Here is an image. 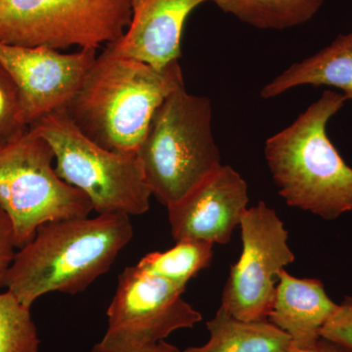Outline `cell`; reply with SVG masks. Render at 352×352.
Returning a JSON list of instances; mask_svg holds the SVG:
<instances>
[{
	"label": "cell",
	"instance_id": "cell-1",
	"mask_svg": "<svg viewBox=\"0 0 352 352\" xmlns=\"http://www.w3.org/2000/svg\"><path fill=\"white\" fill-rule=\"evenodd\" d=\"M132 237L124 214L47 222L16 252L4 287L28 307L53 292L76 295L112 267Z\"/></svg>",
	"mask_w": 352,
	"mask_h": 352
},
{
	"label": "cell",
	"instance_id": "cell-2",
	"mask_svg": "<svg viewBox=\"0 0 352 352\" xmlns=\"http://www.w3.org/2000/svg\"><path fill=\"white\" fill-rule=\"evenodd\" d=\"M182 85L178 61L157 69L106 46L65 110L96 144L110 151L138 153L157 107Z\"/></svg>",
	"mask_w": 352,
	"mask_h": 352
},
{
	"label": "cell",
	"instance_id": "cell-3",
	"mask_svg": "<svg viewBox=\"0 0 352 352\" xmlns=\"http://www.w3.org/2000/svg\"><path fill=\"white\" fill-rule=\"evenodd\" d=\"M347 100L340 92L326 90L264 146L273 182L287 205L325 220L352 212V168L327 135L329 120Z\"/></svg>",
	"mask_w": 352,
	"mask_h": 352
},
{
	"label": "cell",
	"instance_id": "cell-4",
	"mask_svg": "<svg viewBox=\"0 0 352 352\" xmlns=\"http://www.w3.org/2000/svg\"><path fill=\"white\" fill-rule=\"evenodd\" d=\"M138 156L152 196L166 208L182 200L222 166L212 101L184 85L171 92L153 115Z\"/></svg>",
	"mask_w": 352,
	"mask_h": 352
},
{
	"label": "cell",
	"instance_id": "cell-5",
	"mask_svg": "<svg viewBox=\"0 0 352 352\" xmlns=\"http://www.w3.org/2000/svg\"><path fill=\"white\" fill-rule=\"evenodd\" d=\"M30 129L50 143L58 176L82 191L97 214L131 217L149 210L152 192L138 153L113 152L96 144L75 126L66 110L46 116Z\"/></svg>",
	"mask_w": 352,
	"mask_h": 352
},
{
	"label": "cell",
	"instance_id": "cell-6",
	"mask_svg": "<svg viewBox=\"0 0 352 352\" xmlns=\"http://www.w3.org/2000/svg\"><path fill=\"white\" fill-rule=\"evenodd\" d=\"M54 161L50 143L32 129L0 147V208L10 219L18 250L43 224L94 210L82 191L58 176Z\"/></svg>",
	"mask_w": 352,
	"mask_h": 352
},
{
	"label": "cell",
	"instance_id": "cell-7",
	"mask_svg": "<svg viewBox=\"0 0 352 352\" xmlns=\"http://www.w3.org/2000/svg\"><path fill=\"white\" fill-rule=\"evenodd\" d=\"M131 0H0V43L98 50L122 38Z\"/></svg>",
	"mask_w": 352,
	"mask_h": 352
},
{
	"label": "cell",
	"instance_id": "cell-8",
	"mask_svg": "<svg viewBox=\"0 0 352 352\" xmlns=\"http://www.w3.org/2000/svg\"><path fill=\"white\" fill-rule=\"evenodd\" d=\"M239 227L242 252L231 266L221 307L241 320H268L279 274L296 259L288 230L263 201L247 208Z\"/></svg>",
	"mask_w": 352,
	"mask_h": 352
},
{
	"label": "cell",
	"instance_id": "cell-9",
	"mask_svg": "<svg viewBox=\"0 0 352 352\" xmlns=\"http://www.w3.org/2000/svg\"><path fill=\"white\" fill-rule=\"evenodd\" d=\"M185 289L138 265L129 266L120 273L109 305L108 328L102 342L156 344L176 331L193 328L201 315L183 300Z\"/></svg>",
	"mask_w": 352,
	"mask_h": 352
},
{
	"label": "cell",
	"instance_id": "cell-10",
	"mask_svg": "<svg viewBox=\"0 0 352 352\" xmlns=\"http://www.w3.org/2000/svg\"><path fill=\"white\" fill-rule=\"evenodd\" d=\"M96 51L85 48L63 54L52 48L0 43V64L19 90L25 126L67 108L94 65Z\"/></svg>",
	"mask_w": 352,
	"mask_h": 352
},
{
	"label": "cell",
	"instance_id": "cell-11",
	"mask_svg": "<svg viewBox=\"0 0 352 352\" xmlns=\"http://www.w3.org/2000/svg\"><path fill=\"white\" fill-rule=\"evenodd\" d=\"M249 195L244 178L230 166L215 170L168 208L173 239L226 245L240 226Z\"/></svg>",
	"mask_w": 352,
	"mask_h": 352
},
{
	"label": "cell",
	"instance_id": "cell-12",
	"mask_svg": "<svg viewBox=\"0 0 352 352\" xmlns=\"http://www.w3.org/2000/svg\"><path fill=\"white\" fill-rule=\"evenodd\" d=\"M210 0H131V19L122 38L107 47L120 56L162 69L182 56L185 23Z\"/></svg>",
	"mask_w": 352,
	"mask_h": 352
},
{
	"label": "cell",
	"instance_id": "cell-13",
	"mask_svg": "<svg viewBox=\"0 0 352 352\" xmlns=\"http://www.w3.org/2000/svg\"><path fill=\"white\" fill-rule=\"evenodd\" d=\"M338 307L320 280L294 277L284 270L268 321L291 338L294 347L307 349L321 339L322 330Z\"/></svg>",
	"mask_w": 352,
	"mask_h": 352
},
{
	"label": "cell",
	"instance_id": "cell-14",
	"mask_svg": "<svg viewBox=\"0 0 352 352\" xmlns=\"http://www.w3.org/2000/svg\"><path fill=\"white\" fill-rule=\"evenodd\" d=\"M302 85L339 88L352 100V32L340 34L327 47L292 65L263 88L261 96L273 98Z\"/></svg>",
	"mask_w": 352,
	"mask_h": 352
},
{
	"label": "cell",
	"instance_id": "cell-15",
	"mask_svg": "<svg viewBox=\"0 0 352 352\" xmlns=\"http://www.w3.org/2000/svg\"><path fill=\"white\" fill-rule=\"evenodd\" d=\"M210 338L205 344L180 352H292L291 338L268 320L245 321L220 305L207 322Z\"/></svg>",
	"mask_w": 352,
	"mask_h": 352
},
{
	"label": "cell",
	"instance_id": "cell-16",
	"mask_svg": "<svg viewBox=\"0 0 352 352\" xmlns=\"http://www.w3.org/2000/svg\"><path fill=\"white\" fill-rule=\"evenodd\" d=\"M224 13L261 30H285L305 24L326 0H210Z\"/></svg>",
	"mask_w": 352,
	"mask_h": 352
},
{
	"label": "cell",
	"instance_id": "cell-17",
	"mask_svg": "<svg viewBox=\"0 0 352 352\" xmlns=\"http://www.w3.org/2000/svg\"><path fill=\"white\" fill-rule=\"evenodd\" d=\"M214 258V245L195 240L177 241L168 251L146 254L136 264L141 270L186 287L190 280L208 267Z\"/></svg>",
	"mask_w": 352,
	"mask_h": 352
},
{
	"label": "cell",
	"instance_id": "cell-18",
	"mask_svg": "<svg viewBox=\"0 0 352 352\" xmlns=\"http://www.w3.org/2000/svg\"><path fill=\"white\" fill-rule=\"evenodd\" d=\"M38 329L31 307L10 293H0V352H38Z\"/></svg>",
	"mask_w": 352,
	"mask_h": 352
},
{
	"label": "cell",
	"instance_id": "cell-19",
	"mask_svg": "<svg viewBox=\"0 0 352 352\" xmlns=\"http://www.w3.org/2000/svg\"><path fill=\"white\" fill-rule=\"evenodd\" d=\"M29 129L23 120L17 85L0 64V147L21 138Z\"/></svg>",
	"mask_w": 352,
	"mask_h": 352
},
{
	"label": "cell",
	"instance_id": "cell-20",
	"mask_svg": "<svg viewBox=\"0 0 352 352\" xmlns=\"http://www.w3.org/2000/svg\"><path fill=\"white\" fill-rule=\"evenodd\" d=\"M321 337L352 352V296H346L331 317Z\"/></svg>",
	"mask_w": 352,
	"mask_h": 352
},
{
	"label": "cell",
	"instance_id": "cell-21",
	"mask_svg": "<svg viewBox=\"0 0 352 352\" xmlns=\"http://www.w3.org/2000/svg\"><path fill=\"white\" fill-rule=\"evenodd\" d=\"M12 223L8 215L0 208V289L6 285V279L17 251Z\"/></svg>",
	"mask_w": 352,
	"mask_h": 352
},
{
	"label": "cell",
	"instance_id": "cell-22",
	"mask_svg": "<svg viewBox=\"0 0 352 352\" xmlns=\"http://www.w3.org/2000/svg\"><path fill=\"white\" fill-rule=\"evenodd\" d=\"M90 352H180L166 340L150 344H107L101 342L94 344Z\"/></svg>",
	"mask_w": 352,
	"mask_h": 352
},
{
	"label": "cell",
	"instance_id": "cell-23",
	"mask_svg": "<svg viewBox=\"0 0 352 352\" xmlns=\"http://www.w3.org/2000/svg\"><path fill=\"white\" fill-rule=\"evenodd\" d=\"M292 352H349L342 346L333 344L330 340L321 338L314 346L307 349H298L294 347Z\"/></svg>",
	"mask_w": 352,
	"mask_h": 352
}]
</instances>
